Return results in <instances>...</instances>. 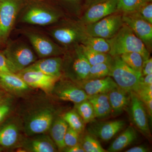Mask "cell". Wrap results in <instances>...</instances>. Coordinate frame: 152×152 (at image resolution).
Returning a JSON list of instances; mask_svg holds the SVG:
<instances>
[{"instance_id":"cell-1","label":"cell","mask_w":152,"mask_h":152,"mask_svg":"<svg viewBox=\"0 0 152 152\" xmlns=\"http://www.w3.org/2000/svg\"><path fill=\"white\" fill-rule=\"evenodd\" d=\"M107 40L110 45L109 54L112 56L136 52L140 54L145 60L150 57V53L143 42L124 23L115 35Z\"/></svg>"},{"instance_id":"cell-2","label":"cell","mask_w":152,"mask_h":152,"mask_svg":"<svg viewBox=\"0 0 152 152\" xmlns=\"http://www.w3.org/2000/svg\"><path fill=\"white\" fill-rule=\"evenodd\" d=\"M63 55L62 76L76 84L85 80L91 65L83 54L80 45L66 49Z\"/></svg>"},{"instance_id":"cell-3","label":"cell","mask_w":152,"mask_h":152,"mask_svg":"<svg viewBox=\"0 0 152 152\" xmlns=\"http://www.w3.org/2000/svg\"><path fill=\"white\" fill-rule=\"evenodd\" d=\"M55 118V111L51 107L45 106L29 112L24 117L23 130L27 137L45 134L49 131Z\"/></svg>"},{"instance_id":"cell-4","label":"cell","mask_w":152,"mask_h":152,"mask_svg":"<svg viewBox=\"0 0 152 152\" xmlns=\"http://www.w3.org/2000/svg\"><path fill=\"white\" fill-rule=\"evenodd\" d=\"M113 57L109 76L121 88L129 92L135 91L140 82L141 73L131 69L120 56Z\"/></svg>"},{"instance_id":"cell-5","label":"cell","mask_w":152,"mask_h":152,"mask_svg":"<svg viewBox=\"0 0 152 152\" xmlns=\"http://www.w3.org/2000/svg\"><path fill=\"white\" fill-rule=\"evenodd\" d=\"M50 33L58 43L67 49L81 44L88 36L80 22L63 23L52 28Z\"/></svg>"},{"instance_id":"cell-6","label":"cell","mask_w":152,"mask_h":152,"mask_svg":"<svg viewBox=\"0 0 152 152\" xmlns=\"http://www.w3.org/2000/svg\"><path fill=\"white\" fill-rule=\"evenodd\" d=\"M13 72L17 73L35 62L37 57L27 44L14 41L4 52Z\"/></svg>"},{"instance_id":"cell-7","label":"cell","mask_w":152,"mask_h":152,"mask_svg":"<svg viewBox=\"0 0 152 152\" xmlns=\"http://www.w3.org/2000/svg\"><path fill=\"white\" fill-rule=\"evenodd\" d=\"M124 23L122 13L117 12L98 21L84 26L88 35L108 39L115 35Z\"/></svg>"},{"instance_id":"cell-8","label":"cell","mask_w":152,"mask_h":152,"mask_svg":"<svg viewBox=\"0 0 152 152\" xmlns=\"http://www.w3.org/2000/svg\"><path fill=\"white\" fill-rule=\"evenodd\" d=\"M123 21L141 40L150 53L152 49V24L141 18L136 12L122 13Z\"/></svg>"},{"instance_id":"cell-9","label":"cell","mask_w":152,"mask_h":152,"mask_svg":"<svg viewBox=\"0 0 152 152\" xmlns=\"http://www.w3.org/2000/svg\"><path fill=\"white\" fill-rule=\"evenodd\" d=\"M61 15L58 12L41 6H33L27 9L22 16V21L31 24L47 26L59 20Z\"/></svg>"},{"instance_id":"cell-10","label":"cell","mask_w":152,"mask_h":152,"mask_svg":"<svg viewBox=\"0 0 152 152\" xmlns=\"http://www.w3.org/2000/svg\"><path fill=\"white\" fill-rule=\"evenodd\" d=\"M52 94L61 100L68 101L75 104L88 99V96L85 91L74 82L67 79L57 82Z\"/></svg>"},{"instance_id":"cell-11","label":"cell","mask_w":152,"mask_h":152,"mask_svg":"<svg viewBox=\"0 0 152 152\" xmlns=\"http://www.w3.org/2000/svg\"><path fill=\"white\" fill-rule=\"evenodd\" d=\"M17 74L31 88L39 89L49 94H52L56 83L60 79L39 71L26 69Z\"/></svg>"},{"instance_id":"cell-12","label":"cell","mask_w":152,"mask_h":152,"mask_svg":"<svg viewBox=\"0 0 152 152\" xmlns=\"http://www.w3.org/2000/svg\"><path fill=\"white\" fill-rule=\"evenodd\" d=\"M33 48L40 58L58 56L64 54L66 50L58 45L45 36L37 32L26 34Z\"/></svg>"},{"instance_id":"cell-13","label":"cell","mask_w":152,"mask_h":152,"mask_svg":"<svg viewBox=\"0 0 152 152\" xmlns=\"http://www.w3.org/2000/svg\"><path fill=\"white\" fill-rule=\"evenodd\" d=\"M117 12V0H104L86 9L80 22L83 25L89 24Z\"/></svg>"},{"instance_id":"cell-14","label":"cell","mask_w":152,"mask_h":152,"mask_svg":"<svg viewBox=\"0 0 152 152\" xmlns=\"http://www.w3.org/2000/svg\"><path fill=\"white\" fill-rule=\"evenodd\" d=\"M19 8L17 0H0V39H5L8 36Z\"/></svg>"},{"instance_id":"cell-15","label":"cell","mask_w":152,"mask_h":152,"mask_svg":"<svg viewBox=\"0 0 152 152\" xmlns=\"http://www.w3.org/2000/svg\"><path fill=\"white\" fill-rule=\"evenodd\" d=\"M21 128L17 119H11L0 127V147L11 149L21 146Z\"/></svg>"},{"instance_id":"cell-16","label":"cell","mask_w":152,"mask_h":152,"mask_svg":"<svg viewBox=\"0 0 152 152\" xmlns=\"http://www.w3.org/2000/svg\"><path fill=\"white\" fill-rule=\"evenodd\" d=\"M125 126L126 122L123 120L93 123L89 126L88 131L91 135L107 142L113 138Z\"/></svg>"},{"instance_id":"cell-17","label":"cell","mask_w":152,"mask_h":152,"mask_svg":"<svg viewBox=\"0 0 152 152\" xmlns=\"http://www.w3.org/2000/svg\"><path fill=\"white\" fill-rule=\"evenodd\" d=\"M131 115L134 124L148 137L151 135L147 112L142 101L134 92H130Z\"/></svg>"},{"instance_id":"cell-18","label":"cell","mask_w":152,"mask_h":152,"mask_svg":"<svg viewBox=\"0 0 152 152\" xmlns=\"http://www.w3.org/2000/svg\"><path fill=\"white\" fill-rule=\"evenodd\" d=\"M23 139L21 146L25 152H55L58 151L50 136L45 134L28 137Z\"/></svg>"},{"instance_id":"cell-19","label":"cell","mask_w":152,"mask_h":152,"mask_svg":"<svg viewBox=\"0 0 152 152\" xmlns=\"http://www.w3.org/2000/svg\"><path fill=\"white\" fill-rule=\"evenodd\" d=\"M62 62L63 58L60 56L48 57L36 61L25 69L39 71L46 75L61 78L62 76Z\"/></svg>"},{"instance_id":"cell-20","label":"cell","mask_w":152,"mask_h":152,"mask_svg":"<svg viewBox=\"0 0 152 152\" xmlns=\"http://www.w3.org/2000/svg\"><path fill=\"white\" fill-rule=\"evenodd\" d=\"M77 84L85 91L88 96L108 93L118 87L113 79L110 76L102 78L86 80Z\"/></svg>"},{"instance_id":"cell-21","label":"cell","mask_w":152,"mask_h":152,"mask_svg":"<svg viewBox=\"0 0 152 152\" xmlns=\"http://www.w3.org/2000/svg\"><path fill=\"white\" fill-rule=\"evenodd\" d=\"M0 83L4 89L16 95L24 94L31 89L18 74L14 73L0 74Z\"/></svg>"},{"instance_id":"cell-22","label":"cell","mask_w":152,"mask_h":152,"mask_svg":"<svg viewBox=\"0 0 152 152\" xmlns=\"http://www.w3.org/2000/svg\"><path fill=\"white\" fill-rule=\"evenodd\" d=\"M112 113L118 115L121 113L130 102V92L118 86L108 93Z\"/></svg>"},{"instance_id":"cell-23","label":"cell","mask_w":152,"mask_h":152,"mask_svg":"<svg viewBox=\"0 0 152 152\" xmlns=\"http://www.w3.org/2000/svg\"><path fill=\"white\" fill-rule=\"evenodd\" d=\"M88 99L92 104L96 118H104L112 113L108 93L89 96Z\"/></svg>"},{"instance_id":"cell-24","label":"cell","mask_w":152,"mask_h":152,"mask_svg":"<svg viewBox=\"0 0 152 152\" xmlns=\"http://www.w3.org/2000/svg\"><path fill=\"white\" fill-rule=\"evenodd\" d=\"M68 127L62 117H58L54 119L49 129L50 136L58 151H63L66 148L64 140Z\"/></svg>"},{"instance_id":"cell-25","label":"cell","mask_w":152,"mask_h":152,"mask_svg":"<svg viewBox=\"0 0 152 152\" xmlns=\"http://www.w3.org/2000/svg\"><path fill=\"white\" fill-rule=\"evenodd\" d=\"M137 138L135 130L132 127L129 126L114 140L107 151L110 152L121 151L132 143Z\"/></svg>"},{"instance_id":"cell-26","label":"cell","mask_w":152,"mask_h":152,"mask_svg":"<svg viewBox=\"0 0 152 152\" xmlns=\"http://www.w3.org/2000/svg\"><path fill=\"white\" fill-rule=\"evenodd\" d=\"M80 46L83 54L91 66L101 63L111 62L113 60V57L109 53L96 51L83 44H80Z\"/></svg>"},{"instance_id":"cell-27","label":"cell","mask_w":152,"mask_h":152,"mask_svg":"<svg viewBox=\"0 0 152 152\" xmlns=\"http://www.w3.org/2000/svg\"><path fill=\"white\" fill-rule=\"evenodd\" d=\"M75 110L81 117L85 124L93 122L96 118L92 104L88 99L76 104Z\"/></svg>"},{"instance_id":"cell-28","label":"cell","mask_w":152,"mask_h":152,"mask_svg":"<svg viewBox=\"0 0 152 152\" xmlns=\"http://www.w3.org/2000/svg\"><path fill=\"white\" fill-rule=\"evenodd\" d=\"M81 44L100 53H109L110 51V44L107 40L104 38L88 35Z\"/></svg>"},{"instance_id":"cell-29","label":"cell","mask_w":152,"mask_h":152,"mask_svg":"<svg viewBox=\"0 0 152 152\" xmlns=\"http://www.w3.org/2000/svg\"><path fill=\"white\" fill-rule=\"evenodd\" d=\"M121 60L131 69L141 73L144 61L143 57L140 54L136 52L125 53L120 55Z\"/></svg>"},{"instance_id":"cell-30","label":"cell","mask_w":152,"mask_h":152,"mask_svg":"<svg viewBox=\"0 0 152 152\" xmlns=\"http://www.w3.org/2000/svg\"><path fill=\"white\" fill-rule=\"evenodd\" d=\"M62 117L69 127L79 134H81L84 130L86 124L75 110L67 112Z\"/></svg>"},{"instance_id":"cell-31","label":"cell","mask_w":152,"mask_h":152,"mask_svg":"<svg viewBox=\"0 0 152 152\" xmlns=\"http://www.w3.org/2000/svg\"><path fill=\"white\" fill-rule=\"evenodd\" d=\"M118 12L121 13L134 12L142 5L152 0H117Z\"/></svg>"},{"instance_id":"cell-32","label":"cell","mask_w":152,"mask_h":152,"mask_svg":"<svg viewBox=\"0 0 152 152\" xmlns=\"http://www.w3.org/2000/svg\"><path fill=\"white\" fill-rule=\"evenodd\" d=\"M111 62L101 63L91 66L89 73L86 80L102 78L109 76L110 72Z\"/></svg>"},{"instance_id":"cell-33","label":"cell","mask_w":152,"mask_h":152,"mask_svg":"<svg viewBox=\"0 0 152 152\" xmlns=\"http://www.w3.org/2000/svg\"><path fill=\"white\" fill-rule=\"evenodd\" d=\"M80 145L85 152H106L100 143L94 136L91 134L86 135L83 138Z\"/></svg>"},{"instance_id":"cell-34","label":"cell","mask_w":152,"mask_h":152,"mask_svg":"<svg viewBox=\"0 0 152 152\" xmlns=\"http://www.w3.org/2000/svg\"><path fill=\"white\" fill-rule=\"evenodd\" d=\"M12 99L6 96L0 101V125L10 114L12 110Z\"/></svg>"},{"instance_id":"cell-35","label":"cell","mask_w":152,"mask_h":152,"mask_svg":"<svg viewBox=\"0 0 152 152\" xmlns=\"http://www.w3.org/2000/svg\"><path fill=\"white\" fill-rule=\"evenodd\" d=\"M134 92L142 102L152 99V84L145 85L140 83L137 88Z\"/></svg>"},{"instance_id":"cell-36","label":"cell","mask_w":152,"mask_h":152,"mask_svg":"<svg viewBox=\"0 0 152 152\" xmlns=\"http://www.w3.org/2000/svg\"><path fill=\"white\" fill-rule=\"evenodd\" d=\"M79 135L80 134L77 132L68 127L64 140L66 148L73 146L79 144Z\"/></svg>"},{"instance_id":"cell-37","label":"cell","mask_w":152,"mask_h":152,"mask_svg":"<svg viewBox=\"0 0 152 152\" xmlns=\"http://www.w3.org/2000/svg\"><path fill=\"white\" fill-rule=\"evenodd\" d=\"M135 12L141 18L152 24V1L145 3Z\"/></svg>"},{"instance_id":"cell-38","label":"cell","mask_w":152,"mask_h":152,"mask_svg":"<svg viewBox=\"0 0 152 152\" xmlns=\"http://www.w3.org/2000/svg\"><path fill=\"white\" fill-rule=\"evenodd\" d=\"M9 73L14 72L4 53L0 52V74Z\"/></svg>"},{"instance_id":"cell-39","label":"cell","mask_w":152,"mask_h":152,"mask_svg":"<svg viewBox=\"0 0 152 152\" xmlns=\"http://www.w3.org/2000/svg\"><path fill=\"white\" fill-rule=\"evenodd\" d=\"M152 74V59L150 57L145 60L142 67V76Z\"/></svg>"},{"instance_id":"cell-40","label":"cell","mask_w":152,"mask_h":152,"mask_svg":"<svg viewBox=\"0 0 152 152\" xmlns=\"http://www.w3.org/2000/svg\"><path fill=\"white\" fill-rule=\"evenodd\" d=\"M63 151L66 152H85L84 150L80 143L73 146L66 147Z\"/></svg>"},{"instance_id":"cell-41","label":"cell","mask_w":152,"mask_h":152,"mask_svg":"<svg viewBox=\"0 0 152 152\" xmlns=\"http://www.w3.org/2000/svg\"><path fill=\"white\" fill-rule=\"evenodd\" d=\"M145 105V107L146 110L148 115L149 116L151 120H152V99H149L143 101Z\"/></svg>"},{"instance_id":"cell-42","label":"cell","mask_w":152,"mask_h":152,"mask_svg":"<svg viewBox=\"0 0 152 152\" xmlns=\"http://www.w3.org/2000/svg\"><path fill=\"white\" fill-rule=\"evenodd\" d=\"M149 151L148 147L143 145L133 147L126 151V152H147Z\"/></svg>"},{"instance_id":"cell-43","label":"cell","mask_w":152,"mask_h":152,"mask_svg":"<svg viewBox=\"0 0 152 152\" xmlns=\"http://www.w3.org/2000/svg\"><path fill=\"white\" fill-rule=\"evenodd\" d=\"M140 83L145 85L152 84V74L142 76Z\"/></svg>"},{"instance_id":"cell-44","label":"cell","mask_w":152,"mask_h":152,"mask_svg":"<svg viewBox=\"0 0 152 152\" xmlns=\"http://www.w3.org/2000/svg\"><path fill=\"white\" fill-rule=\"evenodd\" d=\"M104 1V0H86L85 1V6L86 9L88 7L94 4L95 3L99 2L101 1Z\"/></svg>"},{"instance_id":"cell-45","label":"cell","mask_w":152,"mask_h":152,"mask_svg":"<svg viewBox=\"0 0 152 152\" xmlns=\"http://www.w3.org/2000/svg\"><path fill=\"white\" fill-rule=\"evenodd\" d=\"M6 97V94L4 91L0 89V101Z\"/></svg>"},{"instance_id":"cell-46","label":"cell","mask_w":152,"mask_h":152,"mask_svg":"<svg viewBox=\"0 0 152 152\" xmlns=\"http://www.w3.org/2000/svg\"><path fill=\"white\" fill-rule=\"evenodd\" d=\"M3 150L2 148H1V147H0V152L1 151H2Z\"/></svg>"},{"instance_id":"cell-47","label":"cell","mask_w":152,"mask_h":152,"mask_svg":"<svg viewBox=\"0 0 152 152\" xmlns=\"http://www.w3.org/2000/svg\"><path fill=\"white\" fill-rule=\"evenodd\" d=\"M65 1H76V0H65Z\"/></svg>"},{"instance_id":"cell-48","label":"cell","mask_w":152,"mask_h":152,"mask_svg":"<svg viewBox=\"0 0 152 152\" xmlns=\"http://www.w3.org/2000/svg\"><path fill=\"white\" fill-rule=\"evenodd\" d=\"M1 83H0V88H1Z\"/></svg>"}]
</instances>
